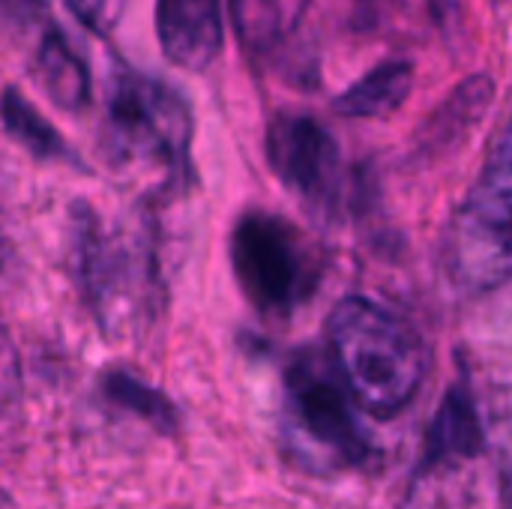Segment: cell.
I'll use <instances>...</instances> for the list:
<instances>
[{"instance_id":"1","label":"cell","mask_w":512,"mask_h":509,"mask_svg":"<svg viewBox=\"0 0 512 509\" xmlns=\"http://www.w3.org/2000/svg\"><path fill=\"white\" fill-rule=\"evenodd\" d=\"M327 354L357 408L372 417L405 411L426 378V348L417 330L360 297H348L330 312Z\"/></svg>"},{"instance_id":"2","label":"cell","mask_w":512,"mask_h":509,"mask_svg":"<svg viewBox=\"0 0 512 509\" xmlns=\"http://www.w3.org/2000/svg\"><path fill=\"white\" fill-rule=\"evenodd\" d=\"M231 264L246 300L264 315L294 312L321 282V261L309 240L270 213H249L237 222Z\"/></svg>"},{"instance_id":"3","label":"cell","mask_w":512,"mask_h":509,"mask_svg":"<svg viewBox=\"0 0 512 509\" xmlns=\"http://www.w3.org/2000/svg\"><path fill=\"white\" fill-rule=\"evenodd\" d=\"M450 246L468 285H495L512 276V117L456 216Z\"/></svg>"},{"instance_id":"4","label":"cell","mask_w":512,"mask_h":509,"mask_svg":"<svg viewBox=\"0 0 512 509\" xmlns=\"http://www.w3.org/2000/svg\"><path fill=\"white\" fill-rule=\"evenodd\" d=\"M288 417L300 441L339 468L369 456V444L357 423V402L342 381L333 357L318 348L300 351L285 372Z\"/></svg>"},{"instance_id":"5","label":"cell","mask_w":512,"mask_h":509,"mask_svg":"<svg viewBox=\"0 0 512 509\" xmlns=\"http://www.w3.org/2000/svg\"><path fill=\"white\" fill-rule=\"evenodd\" d=\"M108 129L123 159L183 168L192 141L186 102L162 81L123 72L108 93Z\"/></svg>"},{"instance_id":"6","label":"cell","mask_w":512,"mask_h":509,"mask_svg":"<svg viewBox=\"0 0 512 509\" xmlns=\"http://www.w3.org/2000/svg\"><path fill=\"white\" fill-rule=\"evenodd\" d=\"M267 159L276 177L312 207L336 201L342 153L333 135L303 114H279L267 132Z\"/></svg>"},{"instance_id":"7","label":"cell","mask_w":512,"mask_h":509,"mask_svg":"<svg viewBox=\"0 0 512 509\" xmlns=\"http://www.w3.org/2000/svg\"><path fill=\"white\" fill-rule=\"evenodd\" d=\"M156 33L174 66L201 72L222 51V0H156Z\"/></svg>"},{"instance_id":"8","label":"cell","mask_w":512,"mask_h":509,"mask_svg":"<svg viewBox=\"0 0 512 509\" xmlns=\"http://www.w3.org/2000/svg\"><path fill=\"white\" fill-rule=\"evenodd\" d=\"M234 30L246 51L270 54L300 24L309 0H228Z\"/></svg>"},{"instance_id":"9","label":"cell","mask_w":512,"mask_h":509,"mask_svg":"<svg viewBox=\"0 0 512 509\" xmlns=\"http://www.w3.org/2000/svg\"><path fill=\"white\" fill-rule=\"evenodd\" d=\"M411 84H414V69L408 63L402 60L381 63L336 99V111L345 117H384L408 99Z\"/></svg>"},{"instance_id":"10","label":"cell","mask_w":512,"mask_h":509,"mask_svg":"<svg viewBox=\"0 0 512 509\" xmlns=\"http://www.w3.org/2000/svg\"><path fill=\"white\" fill-rule=\"evenodd\" d=\"M39 75H42L45 90L60 108L81 111L87 105L90 99L87 69L57 30H51L39 45Z\"/></svg>"},{"instance_id":"11","label":"cell","mask_w":512,"mask_h":509,"mask_svg":"<svg viewBox=\"0 0 512 509\" xmlns=\"http://www.w3.org/2000/svg\"><path fill=\"white\" fill-rule=\"evenodd\" d=\"M480 447V426L471 405V396L462 387H453L435 417V426L429 432V462L444 459H462L471 456Z\"/></svg>"},{"instance_id":"12","label":"cell","mask_w":512,"mask_h":509,"mask_svg":"<svg viewBox=\"0 0 512 509\" xmlns=\"http://www.w3.org/2000/svg\"><path fill=\"white\" fill-rule=\"evenodd\" d=\"M0 114H3V123H6L9 135L21 147H27L33 156H39V159L66 156V144L57 135V129L21 93L6 90L3 93V102H0Z\"/></svg>"},{"instance_id":"13","label":"cell","mask_w":512,"mask_h":509,"mask_svg":"<svg viewBox=\"0 0 512 509\" xmlns=\"http://www.w3.org/2000/svg\"><path fill=\"white\" fill-rule=\"evenodd\" d=\"M105 393L114 405L129 408L132 414L150 420L156 429H171L174 426V411L165 402V396H159L156 390H150L147 384L129 378L126 372H111L105 378Z\"/></svg>"},{"instance_id":"14","label":"cell","mask_w":512,"mask_h":509,"mask_svg":"<svg viewBox=\"0 0 512 509\" xmlns=\"http://www.w3.org/2000/svg\"><path fill=\"white\" fill-rule=\"evenodd\" d=\"M72 15L87 24L90 30H105L114 21L117 12V0H66Z\"/></svg>"},{"instance_id":"15","label":"cell","mask_w":512,"mask_h":509,"mask_svg":"<svg viewBox=\"0 0 512 509\" xmlns=\"http://www.w3.org/2000/svg\"><path fill=\"white\" fill-rule=\"evenodd\" d=\"M36 3L39 0H0V6L12 9V12H30V9H36Z\"/></svg>"}]
</instances>
